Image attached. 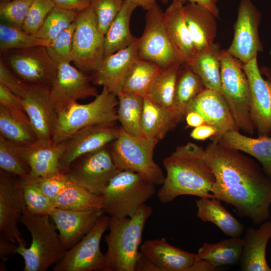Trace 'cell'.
Returning <instances> with one entry per match:
<instances>
[{
    "mask_svg": "<svg viewBox=\"0 0 271 271\" xmlns=\"http://www.w3.org/2000/svg\"><path fill=\"white\" fill-rule=\"evenodd\" d=\"M204 158L215 178L214 198L233 206L254 223L269 218L271 180L258 164L240 151L213 141L204 149Z\"/></svg>",
    "mask_w": 271,
    "mask_h": 271,
    "instance_id": "cell-1",
    "label": "cell"
},
{
    "mask_svg": "<svg viewBox=\"0 0 271 271\" xmlns=\"http://www.w3.org/2000/svg\"><path fill=\"white\" fill-rule=\"evenodd\" d=\"M204 149L188 142L178 146L163 160L166 175L158 197L163 203L182 195L214 198V175L204 158Z\"/></svg>",
    "mask_w": 271,
    "mask_h": 271,
    "instance_id": "cell-2",
    "label": "cell"
},
{
    "mask_svg": "<svg viewBox=\"0 0 271 271\" xmlns=\"http://www.w3.org/2000/svg\"><path fill=\"white\" fill-rule=\"evenodd\" d=\"M152 213V207L144 204L132 217H110L104 271H134L143 230Z\"/></svg>",
    "mask_w": 271,
    "mask_h": 271,
    "instance_id": "cell-3",
    "label": "cell"
},
{
    "mask_svg": "<svg viewBox=\"0 0 271 271\" xmlns=\"http://www.w3.org/2000/svg\"><path fill=\"white\" fill-rule=\"evenodd\" d=\"M50 218L48 215L32 213L26 207L23 210L20 222L29 231L32 242L29 247L24 239L18 243L15 253L24 258V271H45L57 263L67 251Z\"/></svg>",
    "mask_w": 271,
    "mask_h": 271,
    "instance_id": "cell-4",
    "label": "cell"
},
{
    "mask_svg": "<svg viewBox=\"0 0 271 271\" xmlns=\"http://www.w3.org/2000/svg\"><path fill=\"white\" fill-rule=\"evenodd\" d=\"M117 104V96L104 87L89 103H71L57 112L53 141L56 144L65 142L83 128L116 122Z\"/></svg>",
    "mask_w": 271,
    "mask_h": 271,
    "instance_id": "cell-5",
    "label": "cell"
},
{
    "mask_svg": "<svg viewBox=\"0 0 271 271\" xmlns=\"http://www.w3.org/2000/svg\"><path fill=\"white\" fill-rule=\"evenodd\" d=\"M156 185L129 170L118 172L101 194L104 213L109 217H132L156 192Z\"/></svg>",
    "mask_w": 271,
    "mask_h": 271,
    "instance_id": "cell-6",
    "label": "cell"
},
{
    "mask_svg": "<svg viewBox=\"0 0 271 271\" xmlns=\"http://www.w3.org/2000/svg\"><path fill=\"white\" fill-rule=\"evenodd\" d=\"M158 143L145 136H132L120 127L118 137L109 147L113 160L120 171L136 172L155 185H162L165 176L153 158Z\"/></svg>",
    "mask_w": 271,
    "mask_h": 271,
    "instance_id": "cell-7",
    "label": "cell"
},
{
    "mask_svg": "<svg viewBox=\"0 0 271 271\" xmlns=\"http://www.w3.org/2000/svg\"><path fill=\"white\" fill-rule=\"evenodd\" d=\"M220 62L222 95L239 129L251 136L255 128L250 117V90L243 64L222 49Z\"/></svg>",
    "mask_w": 271,
    "mask_h": 271,
    "instance_id": "cell-8",
    "label": "cell"
},
{
    "mask_svg": "<svg viewBox=\"0 0 271 271\" xmlns=\"http://www.w3.org/2000/svg\"><path fill=\"white\" fill-rule=\"evenodd\" d=\"M74 23L72 62L83 72L93 73L105 57V38L91 6L77 13Z\"/></svg>",
    "mask_w": 271,
    "mask_h": 271,
    "instance_id": "cell-9",
    "label": "cell"
},
{
    "mask_svg": "<svg viewBox=\"0 0 271 271\" xmlns=\"http://www.w3.org/2000/svg\"><path fill=\"white\" fill-rule=\"evenodd\" d=\"M147 11L145 28L139 38L138 58L152 62L161 69L178 62L185 63L168 35L161 7L156 4Z\"/></svg>",
    "mask_w": 271,
    "mask_h": 271,
    "instance_id": "cell-10",
    "label": "cell"
},
{
    "mask_svg": "<svg viewBox=\"0 0 271 271\" xmlns=\"http://www.w3.org/2000/svg\"><path fill=\"white\" fill-rule=\"evenodd\" d=\"M109 145L74 161L66 171L70 180L101 196L110 180L120 171L113 160Z\"/></svg>",
    "mask_w": 271,
    "mask_h": 271,
    "instance_id": "cell-11",
    "label": "cell"
},
{
    "mask_svg": "<svg viewBox=\"0 0 271 271\" xmlns=\"http://www.w3.org/2000/svg\"><path fill=\"white\" fill-rule=\"evenodd\" d=\"M110 217L104 214L91 230L77 244L67 250L53 267L54 271L104 270L105 258L100 250V241L108 229Z\"/></svg>",
    "mask_w": 271,
    "mask_h": 271,
    "instance_id": "cell-12",
    "label": "cell"
},
{
    "mask_svg": "<svg viewBox=\"0 0 271 271\" xmlns=\"http://www.w3.org/2000/svg\"><path fill=\"white\" fill-rule=\"evenodd\" d=\"M6 64L27 85L51 87L58 64L49 55L46 47L13 49L4 53Z\"/></svg>",
    "mask_w": 271,
    "mask_h": 271,
    "instance_id": "cell-13",
    "label": "cell"
},
{
    "mask_svg": "<svg viewBox=\"0 0 271 271\" xmlns=\"http://www.w3.org/2000/svg\"><path fill=\"white\" fill-rule=\"evenodd\" d=\"M261 14L251 0H240L234 25V36L226 50L233 57L246 64L262 51L258 34Z\"/></svg>",
    "mask_w": 271,
    "mask_h": 271,
    "instance_id": "cell-14",
    "label": "cell"
},
{
    "mask_svg": "<svg viewBox=\"0 0 271 271\" xmlns=\"http://www.w3.org/2000/svg\"><path fill=\"white\" fill-rule=\"evenodd\" d=\"M140 250L160 271H212L217 268L197 254L172 245L164 237L145 240Z\"/></svg>",
    "mask_w": 271,
    "mask_h": 271,
    "instance_id": "cell-15",
    "label": "cell"
},
{
    "mask_svg": "<svg viewBox=\"0 0 271 271\" xmlns=\"http://www.w3.org/2000/svg\"><path fill=\"white\" fill-rule=\"evenodd\" d=\"M26 207L18 177L0 171V237L19 243L23 240L18 228Z\"/></svg>",
    "mask_w": 271,
    "mask_h": 271,
    "instance_id": "cell-16",
    "label": "cell"
},
{
    "mask_svg": "<svg viewBox=\"0 0 271 271\" xmlns=\"http://www.w3.org/2000/svg\"><path fill=\"white\" fill-rule=\"evenodd\" d=\"M70 63L58 65L56 76L50 87V99L57 112L78 100L98 94L90 77Z\"/></svg>",
    "mask_w": 271,
    "mask_h": 271,
    "instance_id": "cell-17",
    "label": "cell"
},
{
    "mask_svg": "<svg viewBox=\"0 0 271 271\" xmlns=\"http://www.w3.org/2000/svg\"><path fill=\"white\" fill-rule=\"evenodd\" d=\"M120 130V126L114 122L90 126L77 131L66 141L60 170L66 172L80 157L108 146L118 137Z\"/></svg>",
    "mask_w": 271,
    "mask_h": 271,
    "instance_id": "cell-18",
    "label": "cell"
},
{
    "mask_svg": "<svg viewBox=\"0 0 271 271\" xmlns=\"http://www.w3.org/2000/svg\"><path fill=\"white\" fill-rule=\"evenodd\" d=\"M249 82L251 121L258 136L271 134V81L261 74L257 57L243 64Z\"/></svg>",
    "mask_w": 271,
    "mask_h": 271,
    "instance_id": "cell-19",
    "label": "cell"
},
{
    "mask_svg": "<svg viewBox=\"0 0 271 271\" xmlns=\"http://www.w3.org/2000/svg\"><path fill=\"white\" fill-rule=\"evenodd\" d=\"M139 38L129 46L105 56L100 65L90 76L92 84L102 86L117 96L125 80L138 59Z\"/></svg>",
    "mask_w": 271,
    "mask_h": 271,
    "instance_id": "cell-20",
    "label": "cell"
},
{
    "mask_svg": "<svg viewBox=\"0 0 271 271\" xmlns=\"http://www.w3.org/2000/svg\"><path fill=\"white\" fill-rule=\"evenodd\" d=\"M50 87L28 85L22 97L32 127L38 140L52 139L57 111L51 102Z\"/></svg>",
    "mask_w": 271,
    "mask_h": 271,
    "instance_id": "cell-21",
    "label": "cell"
},
{
    "mask_svg": "<svg viewBox=\"0 0 271 271\" xmlns=\"http://www.w3.org/2000/svg\"><path fill=\"white\" fill-rule=\"evenodd\" d=\"M190 111L200 113L206 124L216 129L212 141L217 142L227 132L240 130L224 96L214 90L205 88L188 104L186 113Z\"/></svg>",
    "mask_w": 271,
    "mask_h": 271,
    "instance_id": "cell-22",
    "label": "cell"
},
{
    "mask_svg": "<svg viewBox=\"0 0 271 271\" xmlns=\"http://www.w3.org/2000/svg\"><path fill=\"white\" fill-rule=\"evenodd\" d=\"M104 214L102 209L79 211L55 208L49 216L59 231L62 244L68 250L80 241Z\"/></svg>",
    "mask_w": 271,
    "mask_h": 271,
    "instance_id": "cell-23",
    "label": "cell"
},
{
    "mask_svg": "<svg viewBox=\"0 0 271 271\" xmlns=\"http://www.w3.org/2000/svg\"><path fill=\"white\" fill-rule=\"evenodd\" d=\"M66 142L55 143L52 139L38 140L24 146H19L28 164L32 178L45 177L60 170V161L64 152Z\"/></svg>",
    "mask_w": 271,
    "mask_h": 271,
    "instance_id": "cell-24",
    "label": "cell"
},
{
    "mask_svg": "<svg viewBox=\"0 0 271 271\" xmlns=\"http://www.w3.org/2000/svg\"><path fill=\"white\" fill-rule=\"evenodd\" d=\"M271 238V221H265L259 227H249L245 231L240 259L242 271H271L266 259V249Z\"/></svg>",
    "mask_w": 271,
    "mask_h": 271,
    "instance_id": "cell-25",
    "label": "cell"
},
{
    "mask_svg": "<svg viewBox=\"0 0 271 271\" xmlns=\"http://www.w3.org/2000/svg\"><path fill=\"white\" fill-rule=\"evenodd\" d=\"M184 12L195 53L214 44L217 35V18L212 12L201 4L191 3L184 5Z\"/></svg>",
    "mask_w": 271,
    "mask_h": 271,
    "instance_id": "cell-26",
    "label": "cell"
},
{
    "mask_svg": "<svg viewBox=\"0 0 271 271\" xmlns=\"http://www.w3.org/2000/svg\"><path fill=\"white\" fill-rule=\"evenodd\" d=\"M170 40L181 59L187 63L195 53L193 42L185 18L184 5L172 1L164 12Z\"/></svg>",
    "mask_w": 271,
    "mask_h": 271,
    "instance_id": "cell-27",
    "label": "cell"
},
{
    "mask_svg": "<svg viewBox=\"0 0 271 271\" xmlns=\"http://www.w3.org/2000/svg\"><path fill=\"white\" fill-rule=\"evenodd\" d=\"M217 142L255 158L271 180V136L254 138L244 136L238 131H230L222 135Z\"/></svg>",
    "mask_w": 271,
    "mask_h": 271,
    "instance_id": "cell-28",
    "label": "cell"
},
{
    "mask_svg": "<svg viewBox=\"0 0 271 271\" xmlns=\"http://www.w3.org/2000/svg\"><path fill=\"white\" fill-rule=\"evenodd\" d=\"M221 50L218 43L195 52L186 64L200 77L205 87L222 95L221 81Z\"/></svg>",
    "mask_w": 271,
    "mask_h": 271,
    "instance_id": "cell-29",
    "label": "cell"
},
{
    "mask_svg": "<svg viewBox=\"0 0 271 271\" xmlns=\"http://www.w3.org/2000/svg\"><path fill=\"white\" fill-rule=\"evenodd\" d=\"M215 198L202 197L196 201V215L203 222H210L230 237H240L244 225Z\"/></svg>",
    "mask_w": 271,
    "mask_h": 271,
    "instance_id": "cell-30",
    "label": "cell"
},
{
    "mask_svg": "<svg viewBox=\"0 0 271 271\" xmlns=\"http://www.w3.org/2000/svg\"><path fill=\"white\" fill-rule=\"evenodd\" d=\"M179 122L180 121L173 109L161 106L144 97L142 117L144 136L158 142Z\"/></svg>",
    "mask_w": 271,
    "mask_h": 271,
    "instance_id": "cell-31",
    "label": "cell"
},
{
    "mask_svg": "<svg viewBox=\"0 0 271 271\" xmlns=\"http://www.w3.org/2000/svg\"><path fill=\"white\" fill-rule=\"evenodd\" d=\"M138 5L130 0H124L122 8L106 33L105 56L113 54L132 44L137 39L130 30L132 14Z\"/></svg>",
    "mask_w": 271,
    "mask_h": 271,
    "instance_id": "cell-32",
    "label": "cell"
},
{
    "mask_svg": "<svg viewBox=\"0 0 271 271\" xmlns=\"http://www.w3.org/2000/svg\"><path fill=\"white\" fill-rule=\"evenodd\" d=\"M205 88L200 77L184 64L178 73L172 105L180 122L185 118L188 104Z\"/></svg>",
    "mask_w": 271,
    "mask_h": 271,
    "instance_id": "cell-33",
    "label": "cell"
},
{
    "mask_svg": "<svg viewBox=\"0 0 271 271\" xmlns=\"http://www.w3.org/2000/svg\"><path fill=\"white\" fill-rule=\"evenodd\" d=\"M55 208L85 211L102 209L101 196L93 194L85 188L70 181L53 199Z\"/></svg>",
    "mask_w": 271,
    "mask_h": 271,
    "instance_id": "cell-34",
    "label": "cell"
},
{
    "mask_svg": "<svg viewBox=\"0 0 271 271\" xmlns=\"http://www.w3.org/2000/svg\"><path fill=\"white\" fill-rule=\"evenodd\" d=\"M243 240L240 237H230L216 243L203 242L197 252L199 257L218 268L219 266L233 265L240 260Z\"/></svg>",
    "mask_w": 271,
    "mask_h": 271,
    "instance_id": "cell-35",
    "label": "cell"
},
{
    "mask_svg": "<svg viewBox=\"0 0 271 271\" xmlns=\"http://www.w3.org/2000/svg\"><path fill=\"white\" fill-rule=\"evenodd\" d=\"M117 96V115L120 126L132 136H144L142 117L144 97L124 91L121 92Z\"/></svg>",
    "mask_w": 271,
    "mask_h": 271,
    "instance_id": "cell-36",
    "label": "cell"
},
{
    "mask_svg": "<svg viewBox=\"0 0 271 271\" xmlns=\"http://www.w3.org/2000/svg\"><path fill=\"white\" fill-rule=\"evenodd\" d=\"M184 64L178 62L161 69L146 97L161 106L172 109L178 73Z\"/></svg>",
    "mask_w": 271,
    "mask_h": 271,
    "instance_id": "cell-37",
    "label": "cell"
},
{
    "mask_svg": "<svg viewBox=\"0 0 271 271\" xmlns=\"http://www.w3.org/2000/svg\"><path fill=\"white\" fill-rule=\"evenodd\" d=\"M161 69L152 62L138 58L125 80L122 91L146 97Z\"/></svg>",
    "mask_w": 271,
    "mask_h": 271,
    "instance_id": "cell-38",
    "label": "cell"
},
{
    "mask_svg": "<svg viewBox=\"0 0 271 271\" xmlns=\"http://www.w3.org/2000/svg\"><path fill=\"white\" fill-rule=\"evenodd\" d=\"M0 136L18 146H24L36 141L37 138L33 129L13 117L0 105Z\"/></svg>",
    "mask_w": 271,
    "mask_h": 271,
    "instance_id": "cell-39",
    "label": "cell"
},
{
    "mask_svg": "<svg viewBox=\"0 0 271 271\" xmlns=\"http://www.w3.org/2000/svg\"><path fill=\"white\" fill-rule=\"evenodd\" d=\"M50 42L29 34L20 29L5 23L0 25V51L3 53L13 49L36 46H48Z\"/></svg>",
    "mask_w": 271,
    "mask_h": 271,
    "instance_id": "cell-40",
    "label": "cell"
},
{
    "mask_svg": "<svg viewBox=\"0 0 271 271\" xmlns=\"http://www.w3.org/2000/svg\"><path fill=\"white\" fill-rule=\"evenodd\" d=\"M77 13L55 6L33 35L51 42L74 23Z\"/></svg>",
    "mask_w": 271,
    "mask_h": 271,
    "instance_id": "cell-41",
    "label": "cell"
},
{
    "mask_svg": "<svg viewBox=\"0 0 271 271\" xmlns=\"http://www.w3.org/2000/svg\"><path fill=\"white\" fill-rule=\"evenodd\" d=\"M26 209L35 214L50 215L55 208L53 200L48 197L29 176L20 178Z\"/></svg>",
    "mask_w": 271,
    "mask_h": 271,
    "instance_id": "cell-42",
    "label": "cell"
},
{
    "mask_svg": "<svg viewBox=\"0 0 271 271\" xmlns=\"http://www.w3.org/2000/svg\"><path fill=\"white\" fill-rule=\"evenodd\" d=\"M1 170L24 178L30 174V169L22 156L19 146L0 136Z\"/></svg>",
    "mask_w": 271,
    "mask_h": 271,
    "instance_id": "cell-43",
    "label": "cell"
},
{
    "mask_svg": "<svg viewBox=\"0 0 271 271\" xmlns=\"http://www.w3.org/2000/svg\"><path fill=\"white\" fill-rule=\"evenodd\" d=\"M75 27L74 22L46 47L49 55L58 65L73 61L72 41Z\"/></svg>",
    "mask_w": 271,
    "mask_h": 271,
    "instance_id": "cell-44",
    "label": "cell"
},
{
    "mask_svg": "<svg viewBox=\"0 0 271 271\" xmlns=\"http://www.w3.org/2000/svg\"><path fill=\"white\" fill-rule=\"evenodd\" d=\"M33 0L0 2V17L5 24L22 29Z\"/></svg>",
    "mask_w": 271,
    "mask_h": 271,
    "instance_id": "cell-45",
    "label": "cell"
},
{
    "mask_svg": "<svg viewBox=\"0 0 271 271\" xmlns=\"http://www.w3.org/2000/svg\"><path fill=\"white\" fill-rule=\"evenodd\" d=\"M124 0H93L91 7L97 18L100 33L105 36L120 11Z\"/></svg>",
    "mask_w": 271,
    "mask_h": 271,
    "instance_id": "cell-46",
    "label": "cell"
},
{
    "mask_svg": "<svg viewBox=\"0 0 271 271\" xmlns=\"http://www.w3.org/2000/svg\"><path fill=\"white\" fill-rule=\"evenodd\" d=\"M55 6L51 0H33L22 29L29 34L34 35Z\"/></svg>",
    "mask_w": 271,
    "mask_h": 271,
    "instance_id": "cell-47",
    "label": "cell"
},
{
    "mask_svg": "<svg viewBox=\"0 0 271 271\" xmlns=\"http://www.w3.org/2000/svg\"><path fill=\"white\" fill-rule=\"evenodd\" d=\"M0 105L4 107L15 119L33 129L25 111L22 98L14 94L2 84H0Z\"/></svg>",
    "mask_w": 271,
    "mask_h": 271,
    "instance_id": "cell-48",
    "label": "cell"
},
{
    "mask_svg": "<svg viewBox=\"0 0 271 271\" xmlns=\"http://www.w3.org/2000/svg\"><path fill=\"white\" fill-rule=\"evenodd\" d=\"M31 178L43 192L52 200L70 181L67 173L62 170L43 177Z\"/></svg>",
    "mask_w": 271,
    "mask_h": 271,
    "instance_id": "cell-49",
    "label": "cell"
},
{
    "mask_svg": "<svg viewBox=\"0 0 271 271\" xmlns=\"http://www.w3.org/2000/svg\"><path fill=\"white\" fill-rule=\"evenodd\" d=\"M0 84L21 98L28 87V85L14 73L2 58L0 59Z\"/></svg>",
    "mask_w": 271,
    "mask_h": 271,
    "instance_id": "cell-50",
    "label": "cell"
},
{
    "mask_svg": "<svg viewBox=\"0 0 271 271\" xmlns=\"http://www.w3.org/2000/svg\"><path fill=\"white\" fill-rule=\"evenodd\" d=\"M55 6L73 11H81L89 7L93 0H51Z\"/></svg>",
    "mask_w": 271,
    "mask_h": 271,
    "instance_id": "cell-51",
    "label": "cell"
},
{
    "mask_svg": "<svg viewBox=\"0 0 271 271\" xmlns=\"http://www.w3.org/2000/svg\"><path fill=\"white\" fill-rule=\"evenodd\" d=\"M217 133L216 129L209 124L204 123L194 127L190 133L192 139L197 141H203L211 138Z\"/></svg>",
    "mask_w": 271,
    "mask_h": 271,
    "instance_id": "cell-52",
    "label": "cell"
},
{
    "mask_svg": "<svg viewBox=\"0 0 271 271\" xmlns=\"http://www.w3.org/2000/svg\"><path fill=\"white\" fill-rule=\"evenodd\" d=\"M15 243L4 237H0V258L3 261L1 267L2 266V269H4V262L7 259V256L11 254L13 255L15 253L18 247V245H16Z\"/></svg>",
    "mask_w": 271,
    "mask_h": 271,
    "instance_id": "cell-53",
    "label": "cell"
},
{
    "mask_svg": "<svg viewBox=\"0 0 271 271\" xmlns=\"http://www.w3.org/2000/svg\"><path fill=\"white\" fill-rule=\"evenodd\" d=\"M134 271H160V269L151 260L140 251Z\"/></svg>",
    "mask_w": 271,
    "mask_h": 271,
    "instance_id": "cell-54",
    "label": "cell"
},
{
    "mask_svg": "<svg viewBox=\"0 0 271 271\" xmlns=\"http://www.w3.org/2000/svg\"><path fill=\"white\" fill-rule=\"evenodd\" d=\"M173 1L183 5L185 3L201 4L210 10L217 18H219V11L217 5L218 0H173Z\"/></svg>",
    "mask_w": 271,
    "mask_h": 271,
    "instance_id": "cell-55",
    "label": "cell"
},
{
    "mask_svg": "<svg viewBox=\"0 0 271 271\" xmlns=\"http://www.w3.org/2000/svg\"><path fill=\"white\" fill-rule=\"evenodd\" d=\"M185 119L188 127L194 128L205 123L202 116L198 112L194 111L187 112Z\"/></svg>",
    "mask_w": 271,
    "mask_h": 271,
    "instance_id": "cell-56",
    "label": "cell"
},
{
    "mask_svg": "<svg viewBox=\"0 0 271 271\" xmlns=\"http://www.w3.org/2000/svg\"><path fill=\"white\" fill-rule=\"evenodd\" d=\"M136 3L139 7H141L144 10L148 11L157 2H160L164 4H167L169 0H130Z\"/></svg>",
    "mask_w": 271,
    "mask_h": 271,
    "instance_id": "cell-57",
    "label": "cell"
},
{
    "mask_svg": "<svg viewBox=\"0 0 271 271\" xmlns=\"http://www.w3.org/2000/svg\"><path fill=\"white\" fill-rule=\"evenodd\" d=\"M270 54L271 56V50L270 52ZM260 72L262 74H265V75L267 77V79L271 81V68L268 69L266 67H263L261 69Z\"/></svg>",
    "mask_w": 271,
    "mask_h": 271,
    "instance_id": "cell-58",
    "label": "cell"
},
{
    "mask_svg": "<svg viewBox=\"0 0 271 271\" xmlns=\"http://www.w3.org/2000/svg\"><path fill=\"white\" fill-rule=\"evenodd\" d=\"M10 0H0V2H7Z\"/></svg>",
    "mask_w": 271,
    "mask_h": 271,
    "instance_id": "cell-59",
    "label": "cell"
},
{
    "mask_svg": "<svg viewBox=\"0 0 271 271\" xmlns=\"http://www.w3.org/2000/svg\"><path fill=\"white\" fill-rule=\"evenodd\" d=\"M270 136H271V134H270Z\"/></svg>",
    "mask_w": 271,
    "mask_h": 271,
    "instance_id": "cell-60",
    "label": "cell"
}]
</instances>
